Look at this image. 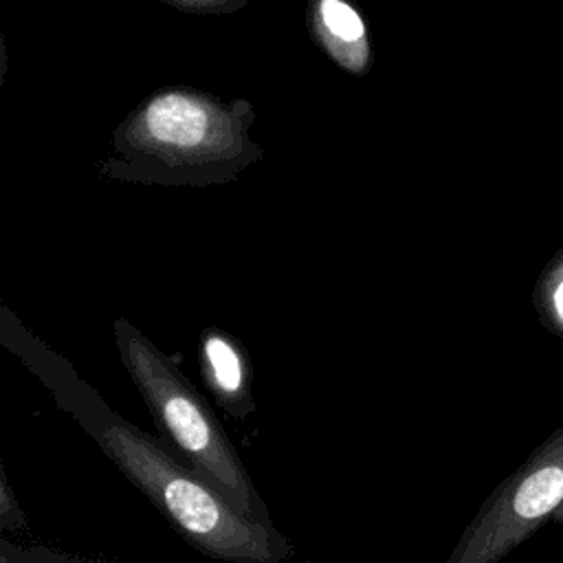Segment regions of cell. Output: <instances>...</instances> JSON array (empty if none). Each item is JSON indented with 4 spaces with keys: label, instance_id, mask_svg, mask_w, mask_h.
Masks as SVG:
<instances>
[{
    "label": "cell",
    "instance_id": "4",
    "mask_svg": "<svg viewBox=\"0 0 563 563\" xmlns=\"http://www.w3.org/2000/svg\"><path fill=\"white\" fill-rule=\"evenodd\" d=\"M563 504V427L510 473L464 528L446 563H497Z\"/></svg>",
    "mask_w": 563,
    "mask_h": 563
},
{
    "label": "cell",
    "instance_id": "7",
    "mask_svg": "<svg viewBox=\"0 0 563 563\" xmlns=\"http://www.w3.org/2000/svg\"><path fill=\"white\" fill-rule=\"evenodd\" d=\"M0 563H86L77 556L55 552L48 548H24L11 543L7 537L0 541Z\"/></svg>",
    "mask_w": 563,
    "mask_h": 563
},
{
    "label": "cell",
    "instance_id": "5",
    "mask_svg": "<svg viewBox=\"0 0 563 563\" xmlns=\"http://www.w3.org/2000/svg\"><path fill=\"white\" fill-rule=\"evenodd\" d=\"M306 29L314 46L347 75L365 77L374 68L372 31L354 0H308Z\"/></svg>",
    "mask_w": 563,
    "mask_h": 563
},
{
    "label": "cell",
    "instance_id": "2",
    "mask_svg": "<svg viewBox=\"0 0 563 563\" xmlns=\"http://www.w3.org/2000/svg\"><path fill=\"white\" fill-rule=\"evenodd\" d=\"M249 99H220L191 86H163L145 95L114 128L110 152L97 163L110 180L211 187L235 180L264 158L251 139Z\"/></svg>",
    "mask_w": 563,
    "mask_h": 563
},
{
    "label": "cell",
    "instance_id": "3",
    "mask_svg": "<svg viewBox=\"0 0 563 563\" xmlns=\"http://www.w3.org/2000/svg\"><path fill=\"white\" fill-rule=\"evenodd\" d=\"M112 332L121 365L147 405L161 440L240 515L271 521L233 442L178 361L125 317L114 319Z\"/></svg>",
    "mask_w": 563,
    "mask_h": 563
},
{
    "label": "cell",
    "instance_id": "6",
    "mask_svg": "<svg viewBox=\"0 0 563 563\" xmlns=\"http://www.w3.org/2000/svg\"><path fill=\"white\" fill-rule=\"evenodd\" d=\"M198 365L205 387L224 413L244 420L255 411L251 356L235 334L207 325L198 339Z\"/></svg>",
    "mask_w": 563,
    "mask_h": 563
},
{
    "label": "cell",
    "instance_id": "8",
    "mask_svg": "<svg viewBox=\"0 0 563 563\" xmlns=\"http://www.w3.org/2000/svg\"><path fill=\"white\" fill-rule=\"evenodd\" d=\"M161 2L194 15H231L249 4V0H161Z\"/></svg>",
    "mask_w": 563,
    "mask_h": 563
},
{
    "label": "cell",
    "instance_id": "9",
    "mask_svg": "<svg viewBox=\"0 0 563 563\" xmlns=\"http://www.w3.org/2000/svg\"><path fill=\"white\" fill-rule=\"evenodd\" d=\"M26 526V517L11 490V484L7 479V471H0V528L2 532H13Z\"/></svg>",
    "mask_w": 563,
    "mask_h": 563
},
{
    "label": "cell",
    "instance_id": "10",
    "mask_svg": "<svg viewBox=\"0 0 563 563\" xmlns=\"http://www.w3.org/2000/svg\"><path fill=\"white\" fill-rule=\"evenodd\" d=\"M543 282L550 284L548 301H550V308L554 312V319H556V323L563 325V257L554 264V273L543 277Z\"/></svg>",
    "mask_w": 563,
    "mask_h": 563
},
{
    "label": "cell",
    "instance_id": "1",
    "mask_svg": "<svg viewBox=\"0 0 563 563\" xmlns=\"http://www.w3.org/2000/svg\"><path fill=\"white\" fill-rule=\"evenodd\" d=\"M0 341L200 554L227 563H284L292 556V543L273 521L240 515L163 440L117 413L70 361L37 339L7 306L0 308Z\"/></svg>",
    "mask_w": 563,
    "mask_h": 563
}]
</instances>
